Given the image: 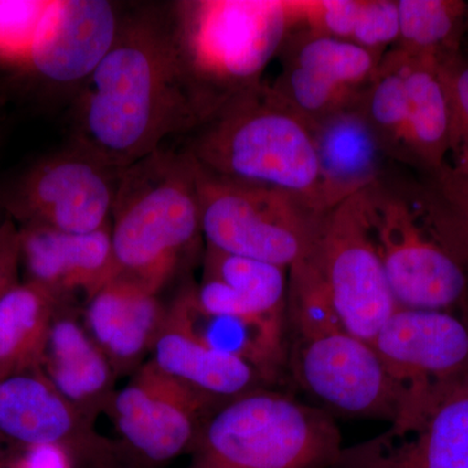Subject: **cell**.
Masks as SVG:
<instances>
[{
    "label": "cell",
    "mask_w": 468,
    "mask_h": 468,
    "mask_svg": "<svg viewBox=\"0 0 468 468\" xmlns=\"http://www.w3.org/2000/svg\"><path fill=\"white\" fill-rule=\"evenodd\" d=\"M289 270L205 245L202 279L194 298L209 313L284 316Z\"/></svg>",
    "instance_id": "cell-21"
},
{
    "label": "cell",
    "mask_w": 468,
    "mask_h": 468,
    "mask_svg": "<svg viewBox=\"0 0 468 468\" xmlns=\"http://www.w3.org/2000/svg\"><path fill=\"white\" fill-rule=\"evenodd\" d=\"M20 234L21 268L24 282L45 289L58 300L85 302L115 279L111 221L92 233H68L54 228L24 224Z\"/></svg>",
    "instance_id": "cell-17"
},
{
    "label": "cell",
    "mask_w": 468,
    "mask_h": 468,
    "mask_svg": "<svg viewBox=\"0 0 468 468\" xmlns=\"http://www.w3.org/2000/svg\"><path fill=\"white\" fill-rule=\"evenodd\" d=\"M313 257L343 324L371 344L397 304L369 229L362 192L323 215Z\"/></svg>",
    "instance_id": "cell-9"
},
{
    "label": "cell",
    "mask_w": 468,
    "mask_h": 468,
    "mask_svg": "<svg viewBox=\"0 0 468 468\" xmlns=\"http://www.w3.org/2000/svg\"><path fill=\"white\" fill-rule=\"evenodd\" d=\"M50 0H0V67L26 69Z\"/></svg>",
    "instance_id": "cell-30"
},
{
    "label": "cell",
    "mask_w": 468,
    "mask_h": 468,
    "mask_svg": "<svg viewBox=\"0 0 468 468\" xmlns=\"http://www.w3.org/2000/svg\"><path fill=\"white\" fill-rule=\"evenodd\" d=\"M300 24L313 32L387 54L399 39L394 0H306L298 2Z\"/></svg>",
    "instance_id": "cell-26"
},
{
    "label": "cell",
    "mask_w": 468,
    "mask_h": 468,
    "mask_svg": "<svg viewBox=\"0 0 468 468\" xmlns=\"http://www.w3.org/2000/svg\"><path fill=\"white\" fill-rule=\"evenodd\" d=\"M20 234L16 221L5 215L0 221V300L20 282Z\"/></svg>",
    "instance_id": "cell-33"
},
{
    "label": "cell",
    "mask_w": 468,
    "mask_h": 468,
    "mask_svg": "<svg viewBox=\"0 0 468 468\" xmlns=\"http://www.w3.org/2000/svg\"><path fill=\"white\" fill-rule=\"evenodd\" d=\"M202 239L198 165L187 151L163 147L120 169L111 212L116 277L159 294Z\"/></svg>",
    "instance_id": "cell-3"
},
{
    "label": "cell",
    "mask_w": 468,
    "mask_h": 468,
    "mask_svg": "<svg viewBox=\"0 0 468 468\" xmlns=\"http://www.w3.org/2000/svg\"><path fill=\"white\" fill-rule=\"evenodd\" d=\"M81 318L117 377H122L144 365L165 325L167 306L159 294L115 277L85 302Z\"/></svg>",
    "instance_id": "cell-18"
},
{
    "label": "cell",
    "mask_w": 468,
    "mask_h": 468,
    "mask_svg": "<svg viewBox=\"0 0 468 468\" xmlns=\"http://www.w3.org/2000/svg\"><path fill=\"white\" fill-rule=\"evenodd\" d=\"M406 58L409 104L401 162L431 174L451 155V107L437 61Z\"/></svg>",
    "instance_id": "cell-24"
},
{
    "label": "cell",
    "mask_w": 468,
    "mask_h": 468,
    "mask_svg": "<svg viewBox=\"0 0 468 468\" xmlns=\"http://www.w3.org/2000/svg\"><path fill=\"white\" fill-rule=\"evenodd\" d=\"M184 150L209 174L282 190L320 214L337 206L323 180L309 124L266 84L218 107Z\"/></svg>",
    "instance_id": "cell-4"
},
{
    "label": "cell",
    "mask_w": 468,
    "mask_h": 468,
    "mask_svg": "<svg viewBox=\"0 0 468 468\" xmlns=\"http://www.w3.org/2000/svg\"><path fill=\"white\" fill-rule=\"evenodd\" d=\"M0 468H8L7 455H5V452L2 451H0Z\"/></svg>",
    "instance_id": "cell-34"
},
{
    "label": "cell",
    "mask_w": 468,
    "mask_h": 468,
    "mask_svg": "<svg viewBox=\"0 0 468 468\" xmlns=\"http://www.w3.org/2000/svg\"><path fill=\"white\" fill-rule=\"evenodd\" d=\"M80 318L75 304L58 307L38 369L68 402L95 421L109 411L117 375Z\"/></svg>",
    "instance_id": "cell-20"
},
{
    "label": "cell",
    "mask_w": 468,
    "mask_h": 468,
    "mask_svg": "<svg viewBox=\"0 0 468 468\" xmlns=\"http://www.w3.org/2000/svg\"><path fill=\"white\" fill-rule=\"evenodd\" d=\"M150 356L160 371L221 402L271 385L248 363L209 349L167 320Z\"/></svg>",
    "instance_id": "cell-23"
},
{
    "label": "cell",
    "mask_w": 468,
    "mask_h": 468,
    "mask_svg": "<svg viewBox=\"0 0 468 468\" xmlns=\"http://www.w3.org/2000/svg\"><path fill=\"white\" fill-rule=\"evenodd\" d=\"M0 442L11 448L54 443L72 452L82 468H132L122 442L95 431L39 369L0 380Z\"/></svg>",
    "instance_id": "cell-14"
},
{
    "label": "cell",
    "mask_w": 468,
    "mask_h": 468,
    "mask_svg": "<svg viewBox=\"0 0 468 468\" xmlns=\"http://www.w3.org/2000/svg\"><path fill=\"white\" fill-rule=\"evenodd\" d=\"M119 172L75 146L37 163L0 206L17 226L92 233L110 224Z\"/></svg>",
    "instance_id": "cell-10"
},
{
    "label": "cell",
    "mask_w": 468,
    "mask_h": 468,
    "mask_svg": "<svg viewBox=\"0 0 468 468\" xmlns=\"http://www.w3.org/2000/svg\"><path fill=\"white\" fill-rule=\"evenodd\" d=\"M165 320L209 349L248 363L271 385L288 366L286 315L209 313L194 298L193 286H186L167 306Z\"/></svg>",
    "instance_id": "cell-19"
},
{
    "label": "cell",
    "mask_w": 468,
    "mask_h": 468,
    "mask_svg": "<svg viewBox=\"0 0 468 468\" xmlns=\"http://www.w3.org/2000/svg\"><path fill=\"white\" fill-rule=\"evenodd\" d=\"M76 103V147L124 169L214 113L178 46L171 8L122 14L116 41Z\"/></svg>",
    "instance_id": "cell-1"
},
{
    "label": "cell",
    "mask_w": 468,
    "mask_h": 468,
    "mask_svg": "<svg viewBox=\"0 0 468 468\" xmlns=\"http://www.w3.org/2000/svg\"><path fill=\"white\" fill-rule=\"evenodd\" d=\"M399 39L393 48L411 58L440 61L463 48L468 3L463 0H397Z\"/></svg>",
    "instance_id": "cell-28"
},
{
    "label": "cell",
    "mask_w": 468,
    "mask_h": 468,
    "mask_svg": "<svg viewBox=\"0 0 468 468\" xmlns=\"http://www.w3.org/2000/svg\"><path fill=\"white\" fill-rule=\"evenodd\" d=\"M64 303L51 292L20 282L0 300V380L38 369L48 329Z\"/></svg>",
    "instance_id": "cell-25"
},
{
    "label": "cell",
    "mask_w": 468,
    "mask_h": 468,
    "mask_svg": "<svg viewBox=\"0 0 468 468\" xmlns=\"http://www.w3.org/2000/svg\"><path fill=\"white\" fill-rule=\"evenodd\" d=\"M3 218H5V217H3ZM3 218H0V221H2V220H3Z\"/></svg>",
    "instance_id": "cell-35"
},
{
    "label": "cell",
    "mask_w": 468,
    "mask_h": 468,
    "mask_svg": "<svg viewBox=\"0 0 468 468\" xmlns=\"http://www.w3.org/2000/svg\"><path fill=\"white\" fill-rule=\"evenodd\" d=\"M408 104V58L392 48L360 94L359 106L385 155L399 162L402 160Z\"/></svg>",
    "instance_id": "cell-29"
},
{
    "label": "cell",
    "mask_w": 468,
    "mask_h": 468,
    "mask_svg": "<svg viewBox=\"0 0 468 468\" xmlns=\"http://www.w3.org/2000/svg\"><path fill=\"white\" fill-rule=\"evenodd\" d=\"M409 190L431 236L464 271L468 279V159L448 162Z\"/></svg>",
    "instance_id": "cell-27"
},
{
    "label": "cell",
    "mask_w": 468,
    "mask_h": 468,
    "mask_svg": "<svg viewBox=\"0 0 468 468\" xmlns=\"http://www.w3.org/2000/svg\"><path fill=\"white\" fill-rule=\"evenodd\" d=\"M466 38H468V33H467V37H466Z\"/></svg>",
    "instance_id": "cell-36"
},
{
    "label": "cell",
    "mask_w": 468,
    "mask_h": 468,
    "mask_svg": "<svg viewBox=\"0 0 468 468\" xmlns=\"http://www.w3.org/2000/svg\"><path fill=\"white\" fill-rule=\"evenodd\" d=\"M371 345L402 389V408L468 375V319L457 314L397 307Z\"/></svg>",
    "instance_id": "cell-13"
},
{
    "label": "cell",
    "mask_w": 468,
    "mask_h": 468,
    "mask_svg": "<svg viewBox=\"0 0 468 468\" xmlns=\"http://www.w3.org/2000/svg\"><path fill=\"white\" fill-rule=\"evenodd\" d=\"M310 129L323 180L337 205L385 180L389 158L363 115L359 98Z\"/></svg>",
    "instance_id": "cell-22"
},
{
    "label": "cell",
    "mask_w": 468,
    "mask_h": 468,
    "mask_svg": "<svg viewBox=\"0 0 468 468\" xmlns=\"http://www.w3.org/2000/svg\"><path fill=\"white\" fill-rule=\"evenodd\" d=\"M198 194L205 245L286 270L309 257L325 214L292 194L228 180L199 165Z\"/></svg>",
    "instance_id": "cell-7"
},
{
    "label": "cell",
    "mask_w": 468,
    "mask_h": 468,
    "mask_svg": "<svg viewBox=\"0 0 468 468\" xmlns=\"http://www.w3.org/2000/svg\"><path fill=\"white\" fill-rule=\"evenodd\" d=\"M5 455L8 468H79L72 452L54 443L11 448Z\"/></svg>",
    "instance_id": "cell-32"
},
{
    "label": "cell",
    "mask_w": 468,
    "mask_h": 468,
    "mask_svg": "<svg viewBox=\"0 0 468 468\" xmlns=\"http://www.w3.org/2000/svg\"><path fill=\"white\" fill-rule=\"evenodd\" d=\"M221 403L147 360L115 393L107 412L131 460L162 464L189 451L203 421Z\"/></svg>",
    "instance_id": "cell-11"
},
{
    "label": "cell",
    "mask_w": 468,
    "mask_h": 468,
    "mask_svg": "<svg viewBox=\"0 0 468 468\" xmlns=\"http://www.w3.org/2000/svg\"><path fill=\"white\" fill-rule=\"evenodd\" d=\"M171 14L187 70L214 112L264 85V70L298 23L297 2L288 0L178 2Z\"/></svg>",
    "instance_id": "cell-6"
},
{
    "label": "cell",
    "mask_w": 468,
    "mask_h": 468,
    "mask_svg": "<svg viewBox=\"0 0 468 468\" xmlns=\"http://www.w3.org/2000/svg\"><path fill=\"white\" fill-rule=\"evenodd\" d=\"M369 229L397 307L446 311L468 319V279L431 236L409 193L383 180L363 190Z\"/></svg>",
    "instance_id": "cell-8"
},
{
    "label": "cell",
    "mask_w": 468,
    "mask_h": 468,
    "mask_svg": "<svg viewBox=\"0 0 468 468\" xmlns=\"http://www.w3.org/2000/svg\"><path fill=\"white\" fill-rule=\"evenodd\" d=\"M344 449L331 414L261 388L208 415L190 468H335Z\"/></svg>",
    "instance_id": "cell-5"
},
{
    "label": "cell",
    "mask_w": 468,
    "mask_h": 468,
    "mask_svg": "<svg viewBox=\"0 0 468 468\" xmlns=\"http://www.w3.org/2000/svg\"><path fill=\"white\" fill-rule=\"evenodd\" d=\"M286 329L288 367L302 389L349 417L397 418L401 388L341 322L313 254L289 268Z\"/></svg>",
    "instance_id": "cell-2"
},
{
    "label": "cell",
    "mask_w": 468,
    "mask_h": 468,
    "mask_svg": "<svg viewBox=\"0 0 468 468\" xmlns=\"http://www.w3.org/2000/svg\"><path fill=\"white\" fill-rule=\"evenodd\" d=\"M384 55L297 23L277 55L282 73L268 88L311 126L358 100Z\"/></svg>",
    "instance_id": "cell-12"
},
{
    "label": "cell",
    "mask_w": 468,
    "mask_h": 468,
    "mask_svg": "<svg viewBox=\"0 0 468 468\" xmlns=\"http://www.w3.org/2000/svg\"><path fill=\"white\" fill-rule=\"evenodd\" d=\"M122 16L107 0H50L27 70L51 85H84L115 43Z\"/></svg>",
    "instance_id": "cell-16"
},
{
    "label": "cell",
    "mask_w": 468,
    "mask_h": 468,
    "mask_svg": "<svg viewBox=\"0 0 468 468\" xmlns=\"http://www.w3.org/2000/svg\"><path fill=\"white\" fill-rule=\"evenodd\" d=\"M451 107L452 162L468 159V50L437 61Z\"/></svg>",
    "instance_id": "cell-31"
},
{
    "label": "cell",
    "mask_w": 468,
    "mask_h": 468,
    "mask_svg": "<svg viewBox=\"0 0 468 468\" xmlns=\"http://www.w3.org/2000/svg\"><path fill=\"white\" fill-rule=\"evenodd\" d=\"M335 468H468V375L345 448Z\"/></svg>",
    "instance_id": "cell-15"
}]
</instances>
